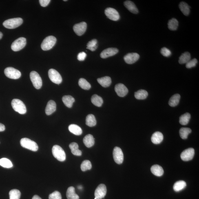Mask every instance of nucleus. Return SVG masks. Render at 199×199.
I'll return each instance as SVG.
<instances>
[{
	"label": "nucleus",
	"mask_w": 199,
	"mask_h": 199,
	"mask_svg": "<svg viewBox=\"0 0 199 199\" xmlns=\"http://www.w3.org/2000/svg\"><path fill=\"white\" fill-rule=\"evenodd\" d=\"M23 22V19L21 18L18 17L6 20L3 23V25L6 28L14 29L20 26Z\"/></svg>",
	"instance_id": "1"
},
{
	"label": "nucleus",
	"mask_w": 199,
	"mask_h": 199,
	"mask_svg": "<svg viewBox=\"0 0 199 199\" xmlns=\"http://www.w3.org/2000/svg\"><path fill=\"white\" fill-rule=\"evenodd\" d=\"M11 104L13 109L16 112L21 114H25L26 113V107L21 100L14 99L12 100Z\"/></svg>",
	"instance_id": "2"
},
{
	"label": "nucleus",
	"mask_w": 199,
	"mask_h": 199,
	"mask_svg": "<svg viewBox=\"0 0 199 199\" xmlns=\"http://www.w3.org/2000/svg\"><path fill=\"white\" fill-rule=\"evenodd\" d=\"M56 38L53 36H49L45 38L41 44V48L44 51H48L52 48L55 44Z\"/></svg>",
	"instance_id": "3"
},
{
	"label": "nucleus",
	"mask_w": 199,
	"mask_h": 199,
	"mask_svg": "<svg viewBox=\"0 0 199 199\" xmlns=\"http://www.w3.org/2000/svg\"><path fill=\"white\" fill-rule=\"evenodd\" d=\"M52 154L60 162L64 161L66 159V154L64 151L59 146L55 145L52 149Z\"/></svg>",
	"instance_id": "4"
},
{
	"label": "nucleus",
	"mask_w": 199,
	"mask_h": 199,
	"mask_svg": "<svg viewBox=\"0 0 199 199\" xmlns=\"http://www.w3.org/2000/svg\"><path fill=\"white\" fill-rule=\"evenodd\" d=\"M21 145L25 148L30 150L36 151H37L38 148L37 144L36 142L29 139V138H23L21 139L20 141Z\"/></svg>",
	"instance_id": "5"
},
{
	"label": "nucleus",
	"mask_w": 199,
	"mask_h": 199,
	"mask_svg": "<svg viewBox=\"0 0 199 199\" xmlns=\"http://www.w3.org/2000/svg\"><path fill=\"white\" fill-rule=\"evenodd\" d=\"M30 78L33 86L36 89L41 88L42 86V80L38 73L36 71H32L30 74Z\"/></svg>",
	"instance_id": "6"
},
{
	"label": "nucleus",
	"mask_w": 199,
	"mask_h": 199,
	"mask_svg": "<svg viewBox=\"0 0 199 199\" xmlns=\"http://www.w3.org/2000/svg\"><path fill=\"white\" fill-rule=\"evenodd\" d=\"M26 44V38L20 37L15 40L12 43L11 48L14 52H18L24 48Z\"/></svg>",
	"instance_id": "7"
},
{
	"label": "nucleus",
	"mask_w": 199,
	"mask_h": 199,
	"mask_svg": "<svg viewBox=\"0 0 199 199\" xmlns=\"http://www.w3.org/2000/svg\"><path fill=\"white\" fill-rule=\"evenodd\" d=\"M4 73L7 77L11 79H18L21 76V73L19 70L12 67H7L5 69Z\"/></svg>",
	"instance_id": "8"
},
{
	"label": "nucleus",
	"mask_w": 199,
	"mask_h": 199,
	"mask_svg": "<svg viewBox=\"0 0 199 199\" xmlns=\"http://www.w3.org/2000/svg\"><path fill=\"white\" fill-rule=\"evenodd\" d=\"M48 76L51 81L56 84H59L63 81L61 75L54 69H51L49 70Z\"/></svg>",
	"instance_id": "9"
},
{
	"label": "nucleus",
	"mask_w": 199,
	"mask_h": 199,
	"mask_svg": "<svg viewBox=\"0 0 199 199\" xmlns=\"http://www.w3.org/2000/svg\"><path fill=\"white\" fill-rule=\"evenodd\" d=\"M113 158L117 164L120 165L123 163L124 160V155L123 151L120 148L114 147L113 151Z\"/></svg>",
	"instance_id": "10"
},
{
	"label": "nucleus",
	"mask_w": 199,
	"mask_h": 199,
	"mask_svg": "<svg viewBox=\"0 0 199 199\" xmlns=\"http://www.w3.org/2000/svg\"><path fill=\"white\" fill-rule=\"evenodd\" d=\"M105 14L109 19L113 21H117L120 18L118 12L114 8H107L105 10Z\"/></svg>",
	"instance_id": "11"
},
{
	"label": "nucleus",
	"mask_w": 199,
	"mask_h": 199,
	"mask_svg": "<svg viewBox=\"0 0 199 199\" xmlns=\"http://www.w3.org/2000/svg\"><path fill=\"white\" fill-rule=\"evenodd\" d=\"M107 193L106 186L104 184H100L96 188L94 193L95 198L97 199L104 198Z\"/></svg>",
	"instance_id": "12"
},
{
	"label": "nucleus",
	"mask_w": 199,
	"mask_h": 199,
	"mask_svg": "<svg viewBox=\"0 0 199 199\" xmlns=\"http://www.w3.org/2000/svg\"><path fill=\"white\" fill-rule=\"evenodd\" d=\"M194 154V149L193 148H189L182 151L181 154V158L184 161H189L192 159Z\"/></svg>",
	"instance_id": "13"
},
{
	"label": "nucleus",
	"mask_w": 199,
	"mask_h": 199,
	"mask_svg": "<svg viewBox=\"0 0 199 199\" xmlns=\"http://www.w3.org/2000/svg\"><path fill=\"white\" fill-rule=\"evenodd\" d=\"M87 25L85 22L76 24L74 25L73 29L74 32L78 36L82 35L86 32L87 29Z\"/></svg>",
	"instance_id": "14"
},
{
	"label": "nucleus",
	"mask_w": 199,
	"mask_h": 199,
	"mask_svg": "<svg viewBox=\"0 0 199 199\" xmlns=\"http://www.w3.org/2000/svg\"><path fill=\"white\" fill-rule=\"evenodd\" d=\"M115 90L117 94L121 97H124L128 92V89L122 83L117 84L115 87Z\"/></svg>",
	"instance_id": "15"
},
{
	"label": "nucleus",
	"mask_w": 199,
	"mask_h": 199,
	"mask_svg": "<svg viewBox=\"0 0 199 199\" xmlns=\"http://www.w3.org/2000/svg\"><path fill=\"white\" fill-rule=\"evenodd\" d=\"M140 57L139 55L136 53H130L124 56V59L126 63L131 64L137 61Z\"/></svg>",
	"instance_id": "16"
},
{
	"label": "nucleus",
	"mask_w": 199,
	"mask_h": 199,
	"mask_svg": "<svg viewBox=\"0 0 199 199\" xmlns=\"http://www.w3.org/2000/svg\"><path fill=\"white\" fill-rule=\"evenodd\" d=\"M118 52V50L117 48H108L103 50L100 54V56L102 58H106L115 55Z\"/></svg>",
	"instance_id": "17"
},
{
	"label": "nucleus",
	"mask_w": 199,
	"mask_h": 199,
	"mask_svg": "<svg viewBox=\"0 0 199 199\" xmlns=\"http://www.w3.org/2000/svg\"><path fill=\"white\" fill-rule=\"evenodd\" d=\"M56 109V104L53 100H51L48 102L45 109V113L49 116L52 114Z\"/></svg>",
	"instance_id": "18"
},
{
	"label": "nucleus",
	"mask_w": 199,
	"mask_h": 199,
	"mask_svg": "<svg viewBox=\"0 0 199 199\" xmlns=\"http://www.w3.org/2000/svg\"><path fill=\"white\" fill-rule=\"evenodd\" d=\"M124 5L128 10L134 14H137L139 12L136 5L132 2L130 1H125Z\"/></svg>",
	"instance_id": "19"
},
{
	"label": "nucleus",
	"mask_w": 199,
	"mask_h": 199,
	"mask_svg": "<svg viewBox=\"0 0 199 199\" xmlns=\"http://www.w3.org/2000/svg\"><path fill=\"white\" fill-rule=\"evenodd\" d=\"M163 134L160 132H156L152 135L151 140L152 143L155 144H159L163 141Z\"/></svg>",
	"instance_id": "20"
},
{
	"label": "nucleus",
	"mask_w": 199,
	"mask_h": 199,
	"mask_svg": "<svg viewBox=\"0 0 199 199\" xmlns=\"http://www.w3.org/2000/svg\"><path fill=\"white\" fill-rule=\"evenodd\" d=\"M98 83L104 87H108L111 83V79L109 76H105L100 78H98L97 80Z\"/></svg>",
	"instance_id": "21"
},
{
	"label": "nucleus",
	"mask_w": 199,
	"mask_h": 199,
	"mask_svg": "<svg viewBox=\"0 0 199 199\" xmlns=\"http://www.w3.org/2000/svg\"><path fill=\"white\" fill-rule=\"evenodd\" d=\"M83 142L85 145L87 147H90L94 144V139L92 135H86L83 138Z\"/></svg>",
	"instance_id": "22"
},
{
	"label": "nucleus",
	"mask_w": 199,
	"mask_h": 199,
	"mask_svg": "<svg viewBox=\"0 0 199 199\" xmlns=\"http://www.w3.org/2000/svg\"><path fill=\"white\" fill-rule=\"evenodd\" d=\"M151 171L153 174L158 177L162 176L164 173L163 169L162 167L157 165H153L151 167Z\"/></svg>",
	"instance_id": "23"
},
{
	"label": "nucleus",
	"mask_w": 199,
	"mask_h": 199,
	"mask_svg": "<svg viewBox=\"0 0 199 199\" xmlns=\"http://www.w3.org/2000/svg\"><path fill=\"white\" fill-rule=\"evenodd\" d=\"M68 129L71 132L76 136H80L82 134V130L81 128L74 124L69 125Z\"/></svg>",
	"instance_id": "24"
},
{
	"label": "nucleus",
	"mask_w": 199,
	"mask_h": 199,
	"mask_svg": "<svg viewBox=\"0 0 199 199\" xmlns=\"http://www.w3.org/2000/svg\"><path fill=\"white\" fill-rule=\"evenodd\" d=\"M69 148L71 149V152L75 156H81L82 155V152L81 150L78 149V146L75 142H72L69 145Z\"/></svg>",
	"instance_id": "25"
},
{
	"label": "nucleus",
	"mask_w": 199,
	"mask_h": 199,
	"mask_svg": "<svg viewBox=\"0 0 199 199\" xmlns=\"http://www.w3.org/2000/svg\"><path fill=\"white\" fill-rule=\"evenodd\" d=\"M62 100L65 105L67 107H72L73 103L75 101V98L71 96H65L62 98Z\"/></svg>",
	"instance_id": "26"
},
{
	"label": "nucleus",
	"mask_w": 199,
	"mask_h": 199,
	"mask_svg": "<svg viewBox=\"0 0 199 199\" xmlns=\"http://www.w3.org/2000/svg\"><path fill=\"white\" fill-rule=\"evenodd\" d=\"M67 197L68 199H79V197L75 192V188L70 187L68 188L67 192Z\"/></svg>",
	"instance_id": "27"
},
{
	"label": "nucleus",
	"mask_w": 199,
	"mask_h": 199,
	"mask_svg": "<svg viewBox=\"0 0 199 199\" xmlns=\"http://www.w3.org/2000/svg\"><path fill=\"white\" fill-rule=\"evenodd\" d=\"M91 101L94 105L98 107L101 106L103 103V98L97 94L93 95L91 98Z\"/></svg>",
	"instance_id": "28"
},
{
	"label": "nucleus",
	"mask_w": 199,
	"mask_h": 199,
	"mask_svg": "<svg viewBox=\"0 0 199 199\" xmlns=\"http://www.w3.org/2000/svg\"><path fill=\"white\" fill-rule=\"evenodd\" d=\"M96 120L95 117L94 115L90 114L87 115L86 119V124L89 127H93L96 124Z\"/></svg>",
	"instance_id": "29"
},
{
	"label": "nucleus",
	"mask_w": 199,
	"mask_h": 199,
	"mask_svg": "<svg viewBox=\"0 0 199 199\" xmlns=\"http://www.w3.org/2000/svg\"><path fill=\"white\" fill-rule=\"evenodd\" d=\"M180 96L179 94H176L173 95L170 99L169 104L171 107H175L179 103Z\"/></svg>",
	"instance_id": "30"
},
{
	"label": "nucleus",
	"mask_w": 199,
	"mask_h": 199,
	"mask_svg": "<svg viewBox=\"0 0 199 199\" xmlns=\"http://www.w3.org/2000/svg\"><path fill=\"white\" fill-rule=\"evenodd\" d=\"M191 56L189 53L186 52L182 54L179 58V63L181 64L186 63L191 60Z\"/></svg>",
	"instance_id": "31"
},
{
	"label": "nucleus",
	"mask_w": 199,
	"mask_h": 199,
	"mask_svg": "<svg viewBox=\"0 0 199 199\" xmlns=\"http://www.w3.org/2000/svg\"><path fill=\"white\" fill-rule=\"evenodd\" d=\"M179 7L182 13L184 15H189L190 13V7L187 3L182 2L179 5Z\"/></svg>",
	"instance_id": "32"
},
{
	"label": "nucleus",
	"mask_w": 199,
	"mask_h": 199,
	"mask_svg": "<svg viewBox=\"0 0 199 199\" xmlns=\"http://www.w3.org/2000/svg\"><path fill=\"white\" fill-rule=\"evenodd\" d=\"M186 183L184 181L180 180L175 182L173 186V189L176 192L182 190L186 187Z\"/></svg>",
	"instance_id": "33"
},
{
	"label": "nucleus",
	"mask_w": 199,
	"mask_h": 199,
	"mask_svg": "<svg viewBox=\"0 0 199 199\" xmlns=\"http://www.w3.org/2000/svg\"><path fill=\"white\" fill-rule=\"evenodd\" d=\"M147 92L144 90H139L135 93V98L138 100L145 99L147 98Z\"/></svg>",
	"instance_id": "34"
},
{
	"label": "nucleus",
	"mask_w": 199,
	"mask_h": 199,
	"mask_svg": "<svg viewBox=\"0 0 199 199\" xmlns=\"http://www.w3.org/2000/svg\"><path fill=\"white\" fill-rule=\"evenodd\" d=\"M191 115L189 113H186L180 117L179 123L182 125H187L189 123Z\"/></svg>",
	"instance_id": "35"
},
{
	"label": "nucleus",
	"mask_w": 199,
	"mask_h": 199,
	"mask_svg": "<svg viewBox=\"0 0 199 199\" xmlns=\"http://www.w3.org/2000/svg\"><path fill=\"white\" fill-rule=\"evenodd\" d=\"M178 21L175 18H173V19L169 20L168 23V27L171 30H176L178 29Z\"/></svg>",
	"instance_id": "36"
},
{
	"label": "nucleus",
	"mask_w": 199,
	"mask_h": 199,
	"mask_svg": "<svg viewBox=\"0 0 199 199\" xmlns=\"http://www.w3.org/2000/svg\"><path fill=\"white\" fill-rule=\"evenodd\" d=\"M78 84L79 86L84 90H88L91 87L90 84L84 78H80L78 81Z\"/></svg>",
	"instance_id": "37"
},
{
	"label": "nucleus",
	"mask_w": 199,
	"mask_h": 199,
	"mask_svg": "<svg viewBox=\"0 0 199 199\" xmlns=\"http://www.w3.org/2000/svg\"><path fill=\"white\" fill-rule=\"evenodd\" d=\"M190 128H182L179 131L180 135L182 139L185 140L187 138L191 132Z\"/></svg>",
	"instance_id": "38"
},
{
	"label": "nucleus",
	"mask_w": 199,
	"mask_h": 199,
	"mask_svg": "<svg viewBox=\"0 0 199 199\" xmlns=\"http://www.w3.org/2000/svg\"><path fill=\"white\" fill-rule=\"evenodd\" d=\"M98 41L96 39H93L89 41L87 45V48L92 52L95 51L98 48Z\"/></svg>",
	"instance_id": "39"
},
{
	"label": "nucleus",
	"mask_w": 199,
	"mask_h": 199,
	"mask_svg": "<svg viewBox=\"0 0 199 199\" xmlns=\"http://www.w3.org/2000/svg\"><path fill=\"white\" fill-rule=\"evenodd\" d=\"M0 166L6 168H10L13 167V164L8 159L4 158L0 159Z\"/></svg>",
	"instance_id": "40"
},
{
	"label": "nucleus",
	"mask_w": 199,
	"mask_h": 199,
	"mask_svg": "<svg viewBox=\"0 0 199 199\" xmlns=\"http://www.w3.org/2000/svg\"><path fill=\"white\" fill-rule=\"evenodd\" d=\"M10 199H20L21 196V193L19 190L12 189L9 193Z\"/></svg>",
	"instance_id": "41"
},
{
	"label": "nucleus",
	"mask_w": 199,
	"mask_h": 199,
	"mask_svg": "<svg viewBox=\"0 0 199 199\" xmlns=\"http://www.w3.org/2000/svg\"><path fill=\"white\" fill-rule=\"evenodd\" d=\"M92 165L91 162L88 160H85L81 164V169L83 171L89 170L92 168Z\"/></svg>",
	"instance_id": "42"
},
{
	"label": "nucleus",
	"mask_w": 199,
	"mask_h": 199,
	"mask_svg": "<svg viewBox=\"0 0 199 199\" xmlns=\"http://www.w3.org/2000/svg\"><path fill=\"white\" fill-rule=\"evenodd\" d=\"M197 63H198V61L196 58L189 60L187 63H186V67L187 68L189 69L192 68V67L196 66Z\"/></svg>",
	"instance_id": "43"
},
{
	"label": "nucleus",
	"mask_w": 199,
	"mask_h": 199,
	"mask_svg": "<svg viewBox=\"0 0 199 199\" xmlns=\"http://www.w3.org/2000/svg\"><path fill=\"white\" fill-rule=\"evenodd\" d=\"M49 199H62L61 193L58 191H54L49 195Z\"/></svg>",
	"instance_id": "44"
},
{
	"label": "nucleus",
	"mask_w": 199,
	"mask_h": 199,
	"mask_svg": "<svg viewBox=\"0 0 199 199\" xmlns=\"http://www.w3.org/2000/svg\"><path fill=\"white\" fill-rule=\"evenodd\" d=\"M161 54L164 56L165 57H169L171 54V52L170 50H169L166 47H163V48L161 49L160 51Z\"/></svg>",
	"instance_id": "45"
},
{
	"label": "nucleus",
	"mask_w": 199,
	"mask_h": 199,
	"mask_svg": "<svg viewBox=\"0 0 199 199\" xmlns=\"http://www.w3.org/2000/svg\"><path fill=\"white\" fill-rule=\"evenodd\" d=\"M87 55L86 53L84 52H82L79 53L78 54L77 58L78 61H83L86 58Z\"/></svg>",
	"instance_id": "46"
},
{
	"label": "nucleus",
	"mask_w": 199,
	"mask_h": 199,
	"mask_svg": "<svg viewBox=\"0 0 199 199\" xmlns=\"http://www.w3.org/2000/svg\"><path fill=\"white\" fill-rule=\"evenodd\" d=\"M51 2L50 0H40L39 2L41 6L43 7L48 6Z\"/></svg>",
	"instance_id": "47"
},
{
	"label": "nucleus",
	"mask_w": 199,
	"mask_h": 199,
	"mask_svg": "<svg viewBox=\"0 0 199 199\" xmlns=\"http://www.w3.org/2000/svg\"><path fill=\"white\" fill-rule=\"evenodd\" d=\"M5 129V125L2 124L0 123V132H2Z\"/></svg>",
	"instance_id": "48"
},
{
	"label": "nucleus",
	"mask_w": 199,
	"mask_h": 199,
	"mask_svg": "<svg viewBox=\"0 0 199 199\" xmlns=\"http://www.w3.org/2000/svg\"><path fill=\"white\" fill-rule=\"evenodd\" d=\"M32 199H42L40 197L38 196L37 195H35L33 197Z\"/></svg>",
	"instance_id": "49"
},
{
	"label": "nucleus",
	"mask_w": 199,
	"mask_h": 199,
	"mask_svg": "<svg viewBox=\"0 0 199 199\" xmlns=\"http://www.w3.org/2000/svg\"><path fill=\"white\" fill-rule=\"evenodd\" d=\"M3 36V34L2 33L0 32V40L2 39Z\"/></svg>",
	"instance_id": "50"
},
{
	"label": "nucleus",
	"mask_w": 199,
	"mask_h": 199,
	"mask_svg": "<svg viewBox=\"0 0 199 199\" xmlns=\"http://www.w3.org/2000/svg\"><path fill=\"white\" fill-rule=\"evenodd\" d=\"M78 189H82V187L81 186H78Z\"/></svg>",
	"instance_id": "51"
},
{
	"label": "nucleus",
	"mask_w": 199,
	"mask_h": 199,
	"mask_svg": "<svg viewBox=\"0 0 199 199\" xmlns=\"http://www.w3.org/2000/svg\"><path fill=\"white\" fill-rule=\"evenodd\" d=\"M64 1H67V0H64Z\"/></svg>",
	"instance_id": "52"
},
{
	"label": "nucleus",
	"mask_w": 199,
	"mask_h": 199,
	"mask_svg": "<svg viewBox=\"0 0 199 199\" xmlns=\"http://www.w3.org/2000/svg\"><path fill=\"white\" fill-rule=\"evenodd\" d=\"M94 199H96V198H94Z\"/></svg>",
	"instance_id": "53"
}]
</instances>
